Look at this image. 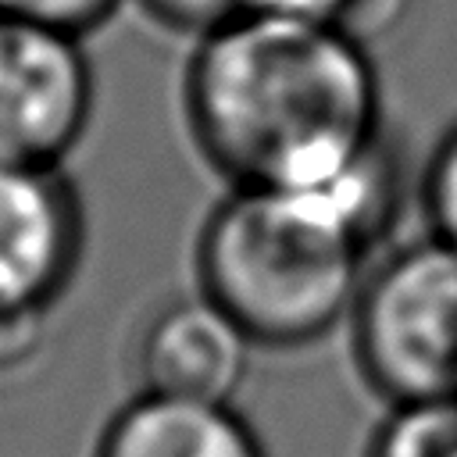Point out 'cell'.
<instances>
[{"label":"cell","instance_id":"obj_9","mask_svg":"<svg viewBox=\"0 0 457 457\" xmlns=\"http://www.w3.org/2000/svg\"><path fill=\"white\" fill-rule=\"evenodd\" d=\"M421 200H425L432 236L457 246V125L439 139V146L425 168Z\"/></svg>","mask_w":457,"mask_h":457},{"label":"cell","instance_id":"obj_1","mask_svg":"<svg viewBox=\"0 0 457 457\" xmlns=\"http://www.w3.org/2000/svg\"><path fill=\"white\" fill-rule=\"evenodd\" d=\"M200 150L236 186L321 189L382 143L368 46L286 14H243L204 32L189 68Z\"/></svg>","mask_w":457,"mask_h":457},{"label":"cell","instance_id":"obj_4","mask_svg":"<svg viewBox=\"0 0 457 457\" xmlns=\"http://www.w3.org/2000/svg\"><path fill=\"white\" fill-rule=\"evenodd\" d=\"M93 111L82 36L0 11V164L57 168Z\"/></svg>","mask_w":457,"mask_h":457},{"label":"cell","instance_id":"obj_6","mask_svg":"<svg viewBox=\"0 0 457 457\" xmlns=\"http://www.w3.org/2000/svg\"><path fill=\"white\" fill-rule=\"evenodd\" d=\"M250 336L211 296L164 307L143 332L139 375L146 393L228 403L250 361Z\"/></svg>","mask_w":457,"mask_h":457},{"label":"cell","instance_id":"obj_2","mask_svg":"<svg viewBox=\"0 0 457 457\" xmlns=\"http://www.w3.org/2000/svg\"><path fill=\"white\" fill-rule=\"evenodd\" d=\"M378 236V204L361 175L321 189L236 186L200 239L204 296L253 343H314L353 314Z\"/></svg>","mask_w":457,"mask_h":457},{"label":"cell","instance_id":"obj_7","mask_svg":"<svg viewBox=\"0 0 457 457\" xmlns=\"http://www.w3.org/2000/svg\"><path fill=\"white\" fill-rule=\"evenodd\" d=\"M96 457H268L232 403L139 393L100 436Z\"/></svg>","mask_w":457,"mask_h":457},{"label":"cell","instance_id":"obj_10","mask_svg":"<svg viewBox=\"0 0 457 457\" xmlns=\"http://www.w3.org/2000/svg\"><path fill=\"white\" fill-rule=\"evenodd\" d=\"M118 4L121 0H0V11L82 36L107 21Z\"/></svg>","mask_w":457,"mask_h":457},{"label":"cell","instance_id":"obj_3","mask_svg":"<svg viewBox=\"0 0 457 457\" xmlns=\"http://www.w3.org/2000/svg\"><path fill=\"white\" fill-rule=\"evenodd\" d=\"M353 353L389 403L457 396V246L432 236L389 253L353 303Z\"/></svg>","mask_w":457,"mask_h":457},{"label":"cell","instance_id":"obj_5","mask_svg":"<svg viewBox=\"0 0 457 457\" xmlns=\"http://www.w3.org/2000/svg\"><path fill=\"white\" fill-rule=\"evenodd\" d=\"M79 246V204L57 168L0 164V321L43 318L68 286Z\"/></svg>","mask_w":457,"mask_h":457},{"label":"cell","instance_id":"obj_11","mask_svg":"<svg viewBox=\"0 0 457 457\" xmlns=\"http://www.w3.org/2000/svg\"><path fill=\"white\" fill-rule=\"evenodd\" d=\"M157 21L186 29V32H211L225 21H236L243 14H253L261 0H139Z\"/></svg>","mask_w":457,"mask_h":457},{"label":"cell","instance_id":"obj_8","mask_svg":"<svg viewBox=\"0 0 457 457\" xmlns=\"http://www.w3.org/2000/svg\"><path fill=\"white\" fill-rule=\"evenodd\" d=\"M364 457H457V396L389 403Z\"/></svg>","mask_w":457,"mask_h":457}]
</instances>
